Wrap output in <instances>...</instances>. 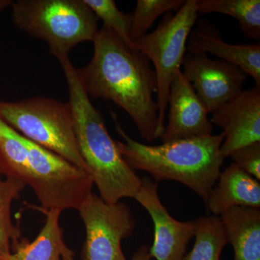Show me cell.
Masks as SVG:
<instances>
[{"instance_id": "6da1fadb", "label": "cell", "mask_w": 260, "mask_h": 260, "mask_svg": "<svg viewBox=\"0 0 260 260\" xmlns=\"http://www.w3.org/2000/svg\"><path fill=\"white\" fill-rule=\"evenodd\" d=\"M90 62L77 69L89 98L111 101L125 111L148 142L160 138L155 72L146 56L110 29H99Z\"/></svg>"}, {"instance_id": "ba28073f", "label": "cell", "mask_w": 260, "mask_h": 260, "mask_svg": "<svg viewBox=\"0 0 260 260\" xmlns=\"http://www.w3.org/2000/svg\"><path fill=\"white\" fill-rule=\"evenodd\" d=\"M183 74L209 114L242 91L248 75L235 65L204 54H186Z\"/></svg>"}, {"instance_id": "7c38bea8", "label": "cell", "mask_w": 260, "mask_h": 260, "mask_svg": "<svg viewBox=\"0 0 260 260\" xmlns=\"http://www.w3.org/2000/svg\"><path fill=\"white\" fill-rule=\"evenodd\" d=\"M186 50L189 54H212L220 60L235 65L249 75L260 86V44H229L223 40L216 28L200 22L191 30Z\"/></svg>"}, {"instance_id": "e0dca14e", "label": "cell", "mask_w": 260, "mask_h": 260, "mask_svg": "<svg viewBox=\"0 0 260 260\" xmlns=\"http://www.w3.org/2000/svg\"><path fill=\"white\" fill-rule=\"evenodd\" d=\"M198 14L220 13L237 20L248 39H260L259 0H198Z\"/></svg>"}, {"instance_id": "44dd1931", "label": "cell", "mask_w": 260, "mask_h": 260, "mask_svg": "<svg viewBox=\"0 0 260 260\" xmlns=\"http://www.w3.org/2000/svg\"><path fill=\"white\" fill-rule=\"evenodd\" d=\"M85 4L104 23L128 45L134 47L132 40V15L122 13L114 0H84Z\"/></svg>"}, {"instance_id": "ac0fdd59", "label": "cell", "mask_w": 260, "mask_h": 260, "mask_svg": "<svg viewBox=\"0 0 260 260\" xmlns=\"http://www.w3.org/2000/svg\"><path fill=\"white\" fill-rule=\"evenodd\" d=\"M197 221L192 249L182 260H220L226 235L219 216L202 217Z\"/></svg>"}, {"instance_id": "8992f818", "label": "cell", "mask_w": 260, "mask_h": 260, "mask_svg": "<svg viewBox=\"0 0 260 260\" xmlns=\"http://www.w3.org/2000/svg\"><path fill=\"white\" fill-rule=\"evenodd\" d=\"M197 2H184L175 15L167 13L155 30L134 42L135 49L146 56L154 66L160 136L165 128L171 85L176 74L181 70L188 39L200 16Z\"/></svg>"}, {"instance_id": "9c48e42d", "label": "cell", "mask_w": 260, "mask_h": 260, "mask_svg": "<svg viewBox=\"0 0 260 260\" xmlns=\"http://www.w3.org/2000/svg\"><path fill=\"white\" fill-rule=\"evenodd\" d=\"M134 199L148 211L153 222L150 256L155 260H182L186 246L194 237L196 220L181 222L173 218L160 199L158 183L150 178L142 179L141 187Z\"/></svg>"}, {"instance_id": "52a82bcc", "label": "cell", "mask_w": 260, "mask_h": 260, "mask_svg": "<svg viewBox=\"0 0 260 260\" xmlns=\"http://www.w3.org/2000/svg\"><path fill=\"white\" fill-rule=\"evenodd\" d=\"M78 210L86 234L82 260H126L121 242L135 227L129 207L121 201L107 203L92 192Z\"/></svg>"}, {"instance_id": "5b68a950", "label": "cell", "mask_w": 260, "mask_h": 260, "mask_svg": "<svg viewBox=\"0 0 260 260\" xmlns=\"http://www.w3.org/2000/svg\"><path fill=\"white\" fill-rule=\"evenodd\" d=\"M0 118L32 143L87 172L77 143L69 102L42 96L0 101Z\"/></svg>"}, {"instance_id": "277c9868", "label": "cell", "mask_w": 260, "mask_h": 260, "mask_svg": "<svg viewBox=\"0 0 260 260\" xmlns=\"http://www.w3.org/2000/svg\"><path fill=\"white\" fill-rule=\"evenodd\" d=\"M11 8L15 26L44 41L56 59L99 32V19L84 0H18Z\"/></svg>"}, {"instance_id": "5bb4252c", "label": "cell", "mask_w": 260, "mask_h": 260, "mask_svg": "<svg viewBox=\"0 0 260 260\" xmlns=\"http://www.w3.org/2000/svg\"><path fill=\"white\" fill-rule=\"evenodd\" d=\"M46 222L37 237L32 242L20 238L13 243V252L5 260H75V253L67 245L59 224L61 212H43Z\"/></svg>"}, {"instance_id": "cb8c5ba5", "label": "cell", "mask_w": 260, "mask_h": 260, "mask_svg": "<svg viewBox=\"0 0 260 260\" xmlns=\"http://www.w3.org/2000/svg\"><path fill=\"white\" fill-rule=\"evenodd\" d=\"M13 2L12 0H0V13L4 11L6 8L11 7Z\"/></svg>"}, {"instance_id": "ffe728a7", "label": "cell", "mask_w": 260, "mask_h": 260, "mask_svg": "<svg viewBox=\"0 0 260 260\" xmlns=\"http://www.w3.org/2000/svg\"><path fill=\"white\" fill-rule=\"evenodd\" d=\"M184 0H138L132 14L131 38L133 43L148 34L155 20L161 16L178 10Z\"/></svg>"}, {"instance_id": "7a4b0ae2", "label": "cell", "mask_w": 260, "mask_h": 260, "mask_svg": "<svg viewBox=\"0 0 260 260\" xmlns=\"http://www.w3.org/2000/svg\"><path fill=\"white\" fill-rule=\"evenodd\" d=\"M57 59L68 85L78 148L99 196L109 203L134 198L141 187L142 179L121 155L102 115L82 87L69 56Z\"/></svg>"}, {"instance_id": "7402d4cb", "label": "cell", "mask_w": 260, "mask_h": 260, "mask_svg": "<svg viewBox=\"0 0 260 260\" xmlns=\"http://www.w3.org/2000/svg\"><path fill=\"white\" fill-rule=\"evenodd\" d=\"M233 164L256 180L260 179V142L238 149L230 155Z\"/></svg>"}, {"instance_id": "d6986e66", "label": "cell", "mask_w": 260, "mask_h": 260, "mask_svg": "<svg viewBox=\"0 0 260 260\" xmlns=\"http://www.w3.org/2000/svg\"><path fill=\"white\" fill-rule=\"evenodd\" d=\"M25 184L15 179L0 178V255L11 253L10 246L21 238L20 229L12 220V205L25 188Z\"/></svg>"}, {"instance_id": "603a6c76", "label": "cell", "mask_w": 260, "mask_h": 260, "mask_svg": "<svg viewBox=\"0 0 260 260\" xmlns=\"http://www.w3.org/2000/svg\"><path fill=\"white\" fill-rule=\"evenodd\" d=\"M131 260H152L149 252L148 246L143 245L140 246L133 256Z\"/></svg>"}, {"instance_id": "8fae6325", "label": "cell", "mask_w": 260, "mask_h": 260, "mask_svg": "<svg viewBox=\"0 0 260 260\" xmlns=\"http://www.w3.org/2000/svg\"><path fill=\"white\" fill-rule=\"evenodd\" d=\"M168 107V123L160 138L162 143L213 135L209 112L181 70L171 85Z\"/></svg>"}, {"instance_id": "9a60e30c", "label": "cell", "mask_w": 260, "mask_h": 260, "mask_svg": "<svg viewBox=\"0 0 260 260\" xmlns=\"http://www.w3.org/2000/svg\"><path fill=\"white\" fill-rule=\"evenodd\" d=\"M39 147L0 118V175L31 187Z\"/></svg>"}, {"instance_id": "30bf717a", "label": "cell", "mask_w": 260, "mask_h": 260, "mask_svg": "<svg viewBox=\"0 0 260 260\" xmlns=\"http://www.w3.org/2000/svg\"><path fill=\"white\" fill-rule=\"evenodd\" d=\"M211 115L213 124L223 130L224 158L238 149L260 142V86L242 90Z\"/></svg>"}, {"instance_id": "3957f363", "label": "cell", "mask_w": 260, "mask_h": 260, "mask_svg": "<svg viewBox=\"0 0 260 260\" xmlns=\"http://www.w3.org/2000/svg\"><path fill=\"white\" fill-rule=\"evenodd\" d=\"M123 142H116L121 155L133 170L149 173L158 183L178 181L206 204L218 181L225 158L221 153L223 133L149 145L130 138L114 116Z\"/></svg>"}, {"instance_id": "d4e9b609", "label": "cell", "mask_w": 260, "mask_h": 260, "mask_svg": "<svg viewBox=\"0 0 260 260\" xmlns=\"http://www.w3.org/2000/svg\"><path fill=\"white\" fill-rule=\"evenodd\" d=\"M0 260H5V256L0 255Z\"/></svg>"}, {"instance_id": "4fadbf2b", "label": "cell", "mask_w": 260, "mask_h": 260, "mask_svg": "<svg viewBox=\"0 0 260 260\" xmlns=\"http://www.w3.org/2000/svg\"><path fill=\"white\" fill-rule=\"evenodd\" d=\"M205 205L215 216L234 207L260 208L259 181L232 162L220 172Z\"/></svg>"}, {"instance_id": "2e32d148", "label": "cell", "mask_w": 260, "mask_h": 260, "mask_svg": "<svg viewBox=\"0 0 260 260\" xmlns=\"http://www.w3.org/2000/svg\"><path fill=\"white\" fill-rule=\"evenodd\" d=\"M234 260H260V210L234 207L219 216Z\"/></svg>"}]
</instances>
